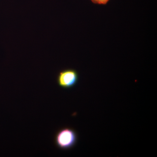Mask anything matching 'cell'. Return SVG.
I'll return each instance as SVG.
<instances>
[{"label":"cell","mask_w":157,"mask_h":157,"mask_svg":"<svg viewBox=\"0 0 157 157\" xmlns=\"http://www.w3.org/2000/svg\"><path fill=\"white\" fill-rule=\"evenodd\" d=\"M78 136L76 131L69 127L59 130L55 136V143L58 148L67 150L73 148L77 142Z\"/></svg>","instance_id":"6da1fadb"},{"label":"cell","mask_w":157,"mask_h":157,"mask_svg":"<svg viewBox=\"0 0 157 157\" xmlns=\"http://www.w3.org/2000/svg\"><path fill=\"white\" fill-rule=\"evenodd\" d=\"M78 73L73 69H67L59 73L57 83L60 87L65 89L71 88L75 86L78 81Z\"/></svg>","instance_id":"7a4b0ae2"},{"label":"cell","mask_w":157,"mask_h":157,"mask_svg":"<svg viewBox=\"0 0 157 157\" xmlns=\"http://www.w3.org/2000/svg\"><path fill=\"white\" fill-rule=\"evenodd\" d=\"M109 1V0H91L94 4L102 5H106Z\"/></svg>","instance_id":"3957f363"}]
</instances>
